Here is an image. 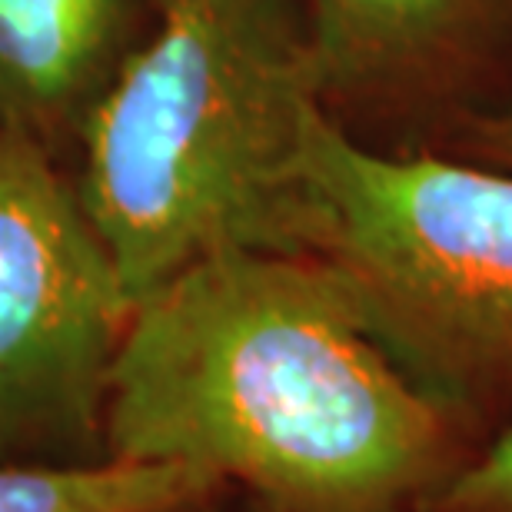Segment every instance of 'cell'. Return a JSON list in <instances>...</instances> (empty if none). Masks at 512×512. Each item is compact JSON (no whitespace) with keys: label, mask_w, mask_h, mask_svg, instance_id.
<instances>
[{"label":"cell","mask_w":512,"mask_h":512,"mask_svg":"<svg viewBox=\"0 0 512 512\" xmlns=\"http://www.w3.org/2000/svg\"><path fill=\"white\" fill-rule=\"evenodd\" d=\"M220 479L183 463L0 466V512H203Z\"/></svg>","instance_id":"6"},{"label":"cell","mask_w":512,"mask_h":512,"mask_svg":"<svg viewBox=\"0 0 512 512\" xmlns=\"http://www.w3.org/2000/svg\"><path fill=\"white\" fill-rule=\"evenodd\" d=\"M423 512H512V426L476 449L426 499Z\"/></svg>","instance_id":"8"},{"label":"cell","mask_w":512,"mask_h":512,"mask_svg":"<svg viewBox=\"0 0 512 512\" xmlns=\"http://www.w3.org/2000/svg\"><path fill=\"white\" fill-rule=\"evenodd\" d=\"M489 137H493L499 147H506V150H512V114L509 117H503L499 124H493L489 127Z\"/></svg>","instance_id":"9"},{"label":"cell","mask_w":512,"mask_h":512,"mask_svg":"<svg viewBox=\"0 0 512 512\" xmlns=\"http://www.w3.org/2000/svg\"><path fill=\"white\" fill-rule=\"evenodd\" d=\"M469 0H310L306 20L323 87L370 84L423 57Z\"/></svg>","instance_id":"7"},{"label":"cell","mask_w":512,"mask_h":512,"mask_svg":"<svg viewBox=\"0 0 512 512\" xmlns=\"http://www.w3.org/2000/svg\"><path fill=\"white\" fill-rule=\"evenodd\" d=\"M130 313L80 193L0 130V453L94 429Z\"/></svg>","instance_id":"4"},{"label":"cell","mask_w":512,"mask_h":512,"mask_svg":"<svg viewBox=\"0 0 512 512\" xmlns=\"http://www.w3.org/2000/svg\"><path fill=\"white\" fill-rule=\"evenodd\" d=\"M100 419L114 459L207 469L260 512H423L473 456L320 260L250 247L133 306Z\"/></svg>","instance_id":"1"},{"label":"cell","mask_w":512,"mask_h":512,"mask_svg":"<svg viewBox=\"0 0 512 512\" xmlns=\"http://www.w3.org/2000/svg\"><path fill=\"white\" fill-rule=\"evenodd\" d=\"M296 253L459 423L512 393V173L366 150L320 110L300 160Z\"/></svg>","instance_id":"3"},{"label":"cell","mask_w":512,"mask_h":512,"mask_svg":"<svg viewBox=\"0 0 512 512\" xmlns=\"http://www.w3.org/2000/svg\"><path fill=\"white\" fill-rule=\"evenodd\" d=\"M323 90L296 0H163L90 107L77 187L130 306L210 253H296Z\"/></svg>","instance_id":"2"},{"label":"cell","mask_w":512,"mask_h":512,"mask_svg":"<svg viewBox=\"0 0 512 512\" xmlns=\"http://www.w3.org/2000/svg\"><path fill=\"white\" fill-rule=\"evenodd\" d=\"M127 0H0V130L40 137L114 64Z\"/></svg>","instance_id":"5"}]
</instances>
